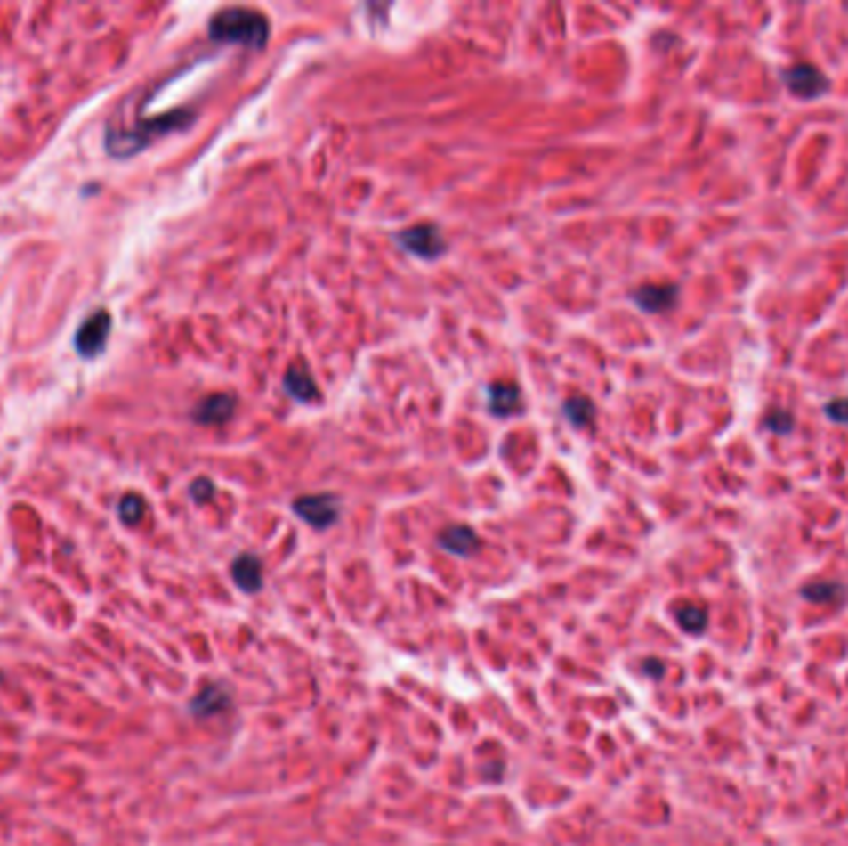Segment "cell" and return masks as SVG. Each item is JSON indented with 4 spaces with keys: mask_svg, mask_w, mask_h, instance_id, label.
Listing matches in <instances>:
<instances>
[{
    "mask_svg": "<svg viewBox=\"0 0 848 846\" xmlns=\"http://www.w3.org/2000/svg\"><path fill=\"white\" fill-rule=\"evenodd\" d=\"M209 37L216 43L263 50L271 37V23L266 15L251 8H223L211 18Z\"/></svg>",
    "mask_w": 848,
    "mask_h": 846,
    "instance_id": "6da1fadb",
    "label": "cell"
},
{
    "mask_svg": "<svg viewBox=\"0 0 848 846\" xmlns=\"http://www.w3.org/2000/svg\"><path fill=\"white\" fill-rule=\"evenodd\" d=\"M563 415L569 419L573 427H588L595 418V407L588 397H581V395H576V397H570L563 403Z\"/></svg>",
    "mask_w": 848,
    "mask_h": 846,
    "instance_id": "5bb4252c",
    "label": "cell"
},
{
    "mask_svg": "<svg viewBox=\"0 0 848 846\" xmlns=\"http://www.w3.org/2000/svg\"><path fill=\"white\" fill-rule=\"evenodd\" d=\"M293 511L313 529H327L340 519V499L335 494H303L293 501Z\"/></svg>",
    "mask_w": 848,
    "mask_h": 846,
    "instance_id": "277c9868",
    "label": "cell"
},
{
    "mask_svg": "<svg viewBox=\"0 0 848 846\" xmlns=\"http://www.w3.org/2000/svg\"><path fill=\"white\" fill-rule=\"evenodd\" d=\"M680 289L674 283H648L633 290V303L645 313H665L674 308Z\"/></svg>",
    "mask_w": 848,
    "mask_h": 846,
    "instance_id": "52a82bcc",
    "label": "cell"
},
{
    "mask_svg": "<svg viewBox=\"0 0 848 846\" xmlns=\"http://www.w3.org/2000/svg\"><path fill=\"white\" fill-rule=\"evenodd\" d=\"M231 705V696L223 690L222 685H206L201 693H198L194 700H191V715H197V718H214V715H219L223 710H229Z\"/></svg>",
    "mask_w": 848,
    "mask_h": 846,
    "instance_id": "4fadbf2b",
    "label": "cell"
},
{
    "mask_svg": "<svg viewBox=\"0 0 848 846\" xmlns=\"http://www.w3.org/2000/svg\"><path fill=\"white\" fill-rule=\"evenodd\" d=\"M112 330V318L107 311H97L93 313L85 323L80 325V330L75 333V348L82 358H93L100 350L105 348L107 336Z\"/></svg>",
    "mask_w": 848,
    "mask_h": 846,
    "instance_id": "5b68a950",
    "label": "cell"
},
{
    "mask_svg": "<svg viewBox=\"0 0 848 846\" xmlns=\"http://www.w3.org/2000/svg\"><path fill=\"white\" fill-rule=\"evenodd\" d=\"M395 241L409 254L419 256V258H440L447 251V241H444L440 226L434 224H417V226H409L405 232L395 233Z\"/></svg>",
    "mask_w": 848,
    "mask_h": 846,
    "instance_id": "3957f363",
    "label": "cell"
},
{
    "mask_svg": "<svg viewBox=\"0 0 848 846\" xmlns=\"http://www.w3.org/2000/svg\"><path fill=\"white\" fill-rule=\"evenodd\" d=\"M826 415L838 422V425H848V400H834V403H828L826 405Z\"/></svg>",
    "mask_w": 848,
    "mask_h": 846,
    "instance_id": "ffe728a7",
    "label": "cell"
},
{
    "mask_svg": "<svg viewBox=\"0 0 848 846\" xmlns=\"http://www.w3.org/2000/svg\"><path fill=\"white\" fill-rule=\"evenodd\" d=\"M784 82L791 93L804 100H813V97H821L828 90V80L824 77V72L816 70L813 65L799 62V65H791L789 70H784Z\"/></svg>",
    "mask_w": 848,
    "mask_h": 846,
    "instance_id": "8992f818",
    "label": "cell"
},
{
    "mask_svg": "<svg viewBox=\"0 0 848 846\" xmlns=\"http://www.w3.org/2000/svg\"><path fill=\"white\" fill-rule=\"evenodd\" d=\"M236 410V397L226 393H216L204 397L197 407H194V419L198 425H223L229 422Z\"/></svg>",
    "mask_w": 848,
    "mask_h": 846,
    "instance_id": "9c48e42d",
    "label": "cell"
},
{
    "mask_svg": "<svg viewBox=\"0 0 848 846\" xmlns=\"http://www.w3.org/2000/svg\"><path fill=\"white\" fill-rule=\"evenodd\" d=\"M489 412L497 418H512L521 412V393L512 383L489 385Z\"/></svg>",
    "mask_w": 848,
    "mask_h": 846,
    "instance_id": "7c38bea8",
    "label": "cell"
},
{
    "mask_svg": "<svg viewBox=\"0 0 848 846\" xmlns=\"http://www.w3.org/2000/svg\"><path fill=\"white\" fill-rule=\"evenodd\" d=\"M189 117H191L189 112H172V115L157 117V119L144 122V125H141L140 129H134V132L109 134L107 150L112 151L115 157H129V154L140 151L154 134H164V132H172V129L176 127H184L186 122H189Z\"/></svg>",
    "mask_w": 848,
    "mask_h": 846,
    "instance_id": "7a4b0ae2",
    "label": "cell"
},
{
    "mask_svg": "<svg viewBox=\"0 0 848 846\" xmlns=\"http://www.w3.org/2000/svg\"><path fill=\"white\" fill-rule=\"evenodd\" d=\"M841 586L838 583H813L809 589H804V596L812 598L816 603H828L834 601L836 596H841Z\"/></svg>",
    "mask_w": 848,
    "mask_h": 846,
    "instance_id": "e0dca14e",
    "label": "cell"
},
{
    "mask_svg": "<svg viewBox=\"0 0 848 846\" xmlns=\"http://www.w3.org/2000/svg\"><path fill=\"white\" fill-rule=\"evenodd\" d=\"M677 621H680V626L685 628L687 633H702L705 623H707V614L699 606H685V608L677 611Z\"/></svg>",
    "mask_w": 848,
    "mask_h": 846,
    "instance_id": "9a60e30c",
    "label": "cell"
},
{
    "mask_svg": "<svg viewBox=\"0 0 848 846\" xmlns=\"http://www.w3.org/2000/svg\"><path fill=\"white\" fill-rule=\"evenodd\" d=\"M642 671L652 675V678H660V675H663V665H660V661H645Z\"/></svg>",
    "mask_w": 848,
    "mask_h": 846,
    "instance_id": "44dd1931",
    "label": "cell"
},
{
    "mask_svg": "<svg viewBox=\"0 0 848 846\" xmlns=\"http://www.w3.org/2000/svg\"><path fill=\"white\" fill-rule=\"evenodd\" d=\"M283 387H286V393L291 395L293 400H298V403H318V400H320V387L315 385L308 365H303V362H295V365H291V368L286 370Z\"/></svg>",
    "mask_w": 848,
    "mask_h": 846,
    "instance_id": "30bf717a",
    "label": "cell"
},
{
    "mask_svg": "<svg viewBox=\"0 0 848 846\" xmlns=\"http://www.w3.org/2000/svg\"><path fill=\"white\" fill-rule=\"evenodd\" d=\"M437 544L442 546L447 554H452V557H474L479 551V536L477 532L472 529V526H464V524H452V526H447L444 532H440L437 536Z\"/></svg>",
    "mask_w": 848,
    "mask_h": 846,
    "instance_id": "ba28073f",
    "label": "cell"
},
{
    "mask_svg": "<svg viewBox=\"0 0 848 846\" xmlns=\"http://www.w3.org/2000/svg\"><path fill=\"white\" fill-rule=\"evenodd\" d=\"M233 583L244 593H258L263 589V564L256 554H241L231 564Z\"/></svg>",
    "mask_w": 848,
    "mask_h": 846,
    "instance_id": "8fae6325",
    "label": "cell"
},
{
    "mask_svg": "<svg viewBox=\"0 0 848 846\" xmlns=\"http://www.w3.org/2000/svg\"><path fill=\"white\" fill-rule=\"evenodd\" d=\"M189 492H191V499H194V501L204 504V501H209V499L214 497V484H211L209 479L201 476V479H197V482L189 487Z\"/></svg>",
    "mask_w": 848,
    "mask_h": 846,
    "instance_id": "d6986e66",
    "label": "cell"
},
{
    "mask_svg": "<svg viewBox=\"0 0 848 846\" xmlns=\"http://www.w3.org/2000/svg\"><path fill=\"white\" fill-rule=\"evenodd\" d=\"M144 509H147V504H144V499L137 497V494H127V497L119 501V519L125 524H140L141 517H144Z\"/></svg>",
    "mask_w": 848,
    "mask_h": 846,
    "instance_id": "2e32d148",
    "label": "cell"
},
{
    "mask_svg": "<svg viewBox=\"0 0 848 846\" xmlns=\"http://www.w3.org/2000/svg\"><path fill=\"white\" fill-rule=\"evenodd\" d=\"M767 427L771 429V432H777V435H787V432L794 429V418H791L787 410H774V412H769Z\"/></svg>",
    "mask_w": 848,
    "mask_h": 846,
    "instance_id": "ac0fdd59",
    "label": "cell"
}]
</instances>
